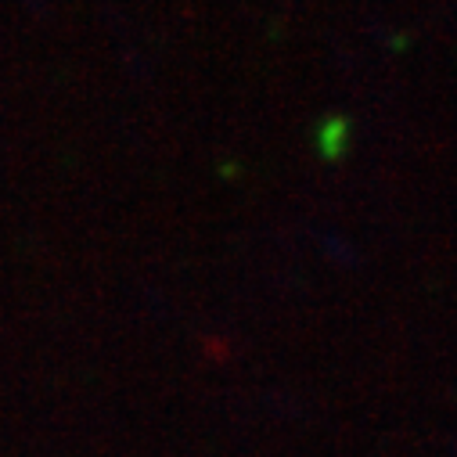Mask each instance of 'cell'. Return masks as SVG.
I'll return each instance as SVG.
<instances>
[{"instance_id": "obj_1", "label": "cell", "mask_w": 457, "mask_h": 457, "mask_svg": "<svg viewBox=\"0 0 457 457\" xmlns=\"http://www.w3.org/2000/svg\"><path fill=\"white\" fill-rule=\"evenodd\" d=\"M350 148V123L342 116H328L320 127H317V152L328 159V162H338Z\"/></svg>"}]
</instances>
